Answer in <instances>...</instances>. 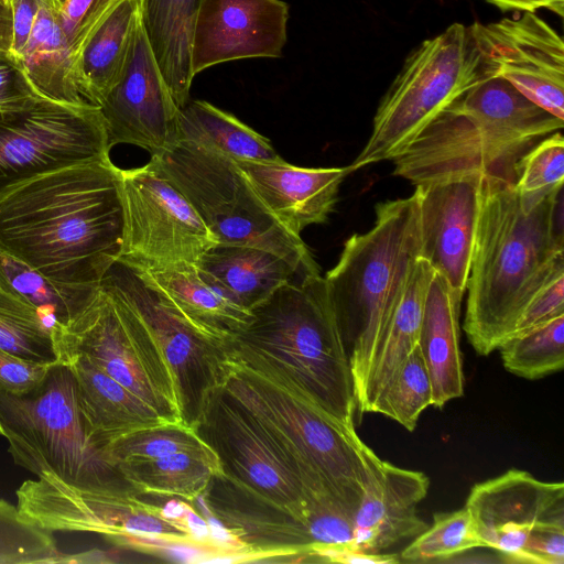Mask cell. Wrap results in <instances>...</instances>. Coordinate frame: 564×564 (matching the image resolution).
<instances>
[{
  "instance_id": "6da1fadb",
  "label": "cell",
  "mask_w": 564,
  "mask_h": 564,
  "mask_svg": "<svg viewBox=\"0 0 564 564\" xmlns=\"http://www.w3.org/2000/svg\"><path fill=\"white\" fill-rule=\"evenodd\" d=\"M121 169L110 159L56 169L0 195V250L45 279L99 286L120 258Z\"/></svg>"
},
{
  "instance_id": "7a4b0ae2",
  "label": "cell",
  "mask_w": 564,
  "mask_h": 564,
  "mask_svg": "<svg viewBox=\"0 0 564 564\" xmlns=\"http://www.w3.org/2000/svg\"><path fill=\"white\" fill-rule=\"evenodd\" d=\"M560 273L563 187L524 210L513 183L484 175L463 325L476 352L498 349L533 295Z\"/></svg>"
},
{
  "instance_id": "3957f363",
  "label": "cell",
  "mask_w": 564,
  "mask_h": 564,
  "mask_svg": "<svg viewBox=\"0 0 564 564\" xmlns=\"http://www.w3.org/2000/svg\"><path fill=\"white\" fill-rule=\"evenodd\" d=\"M250 312L248 324L228 341L231 362L272 379L356 430L349 354L324 278L297 276Z\"/></svg>"
},
{
  "instance_id": "277c9868",
  "label": "cell",
  "mask_w": 564,
  "mask_h": 564,
  "mask_svg": "<svg viewBox=\"0 0 564 564\" xmlns=\"http://www.w3.org/2000/svg\"><path fill=\"white\" fill-rule=\"evenodd\" d=\"M561 120L485 66L394 159L393 174L416 185L468 175L516 183L519 162Z\"/></svg>"
},
{
  "instance_id": "5b68a950",
  "label": "cell",
  "mask_w": 564,
  "mask_h": 564,
  "mask_svg": "<svg viewBox=\"0 0 564 564\" xmlns=\"http://www.w3.org/2000/svg\"><path fill=\"white\" fill-rule=\"evenodd\" d=\"M420 250L419 202L414 192L406 198L378 204L372 228L352 235L336 265L324 276L329 304L348 349L356 401Z\"/></svg>"
},
{
  "instance_id": "8992f818",
  "label": "cell",
  "mask_w": 564,
  "mask_h": 564,
  "mask_svg": "<svg viewBox=\"0 0 564 564\" xmlns=\"http://www.w3.org/2000/svg\"><path fill=\"white\" fill-rule=\"evenodd\" d=\"M134 492L91 491L55 479L25 480L17 490L22 516L48 531L89 532L109 542L147 552L198 551L206 562L229 553L213 527L191 506L178 511L148 503ZM219 558V560H220Z\"/></svg>"
},
{
  "instance_id": "52a82bcc",
  "label": "cell",
  "mask_w": 564,
  "mask_h": 564,
  "mask_svg": "<svg viewBox=\"0 0 564 564\" xmlns=\"http://www.w3.org/2000/svg\"><path fill=\"white\" fill-rule=\"evenodd\" d=\"M0 435L14 463L39 478L83 490L137 494L89 440L66 362L53 364L30 392L0 386Z\"/></svg>"
},
{
  "instance_id": "ba28073f",
  "label": "cell",
  "mask_w": 564,
  "mask_h": 564,
  "mask_svg": "<svg viewBox=\"0 0 564 564\" xmlns=\"http://www.w3.org/2000/svg\"><path fill=\"white\" fill-rule=\"evenodd\" d=\"M150 161L185 195L217 243L264 249L284 258L302 275L319 273L301 237L269 212L231 158L178 141Z\"/></svg>"
},
{
  "instance_id": "9c48e42d",
  "label": "cell",
  "mask_w": 564,
  "mask_h": 564,
  "mask_svg": "<svg viewBox=\"0 0 564 564\" xmlns=\"http://www.w3.org/2000/svg\"><path fill=\"white\" fill-rule=\"evenodd\" d=\"M485 73L470 25L453 23L419 44L376 111L371 134L350 172L394 159L448 105Z\"/></svg>"
},
{
  "instance_id": "30bf717a",
  "label": "cell",
  "mask_w": 564,
  "mask_h": 564,
  "mask_svg": "<svg viewBox=\"0 0 564 564\" xmlns=\"http://www.w3.org/2000/svg\"><path fill=\"white\" fill-rule=\"evenodd\" d=\"M224 387L285 442L306 489L327 485L356 511L366 476L365 443L296 392L260 373L230 365Z\"/></svg>"
},
{
  "instance_id": "8fae6325",
  "label": "cell",
  "mask_w": 564,
  "mask_h": 564,
  "mask_svg": "<svg viewBox=\"0 0 564 564\" xmlns=\"http://www.w3.org/2000/svg\"><path fill=\"white\" fill-rule=\"evenodd\" d=\"M58 356L78 352L148 403L166 423H182L175 383L153 335L118 294L99 285L87 308L54 328Z\"/></svg>"
},
{
  "instance_id": "7c38bea8",
  "label": "cell",
  "mask_w": 564,
  "mask_h": 564,
  "mask_svg": "<svg viewBox=\"0 0 564 564\" xmlns=\"http://www.w3.org/2000/svg\"><path fill=\"white\" fill-rule=\"evenodd\" d=\"M482 547L512 563H564V485L509 469L475 484L464 506Z\"/></svg>"
},
{
  "instance_id": "4fadbf2b",
  "label": "cell",
  "mask_w": 564,
  "mask_h": 564,
  "mask_svg": "<svg viewBox=\"0 0 564 564\" xmlns=\"http://www.w3.org/2000/svg\"><path fill=\"white\" fill-rule=\"evenodd\" d=\"M100 286L123 299L153 335L175 383L182 423L193 427L208 394L229 372L228 343L195 327L143 270L120 259Z\"/></svg>"
},
{
  "instance_id": "5bb4252c",
  "label": "cell",
  "mask_w": 564,
  "mask_h": 564,
  "mask_svg": "<svg viewBox=\"0 0 564 564\" xmlns=\"http://www.w3.org/2000/svg\"><path fill=\"white\" fill-rule=\"evenodd\" d=\"M193 429L216 455L221 473L306 523L300 463L280 435L224 384L210 391Z\"/></svg>"
},
{
  "instance_id": "9a60e30c",
  "label": "cell",
  "mask_w": 564,
  "mask_h": 564,
  "mask_svg": "<svg viewBox=\"0 0 564 564\" xmlns=\"http://www.w3.org/2000/svg\"><path fill=\"white\" fill-rule=\"evenodd\" d=\"M110 147L98 107L41 98L0 112V195L10 187L68 165L107 160Z\"/></svg>"
},
{
  "instance_id": "2e32d148",
  "label": "cell",
  "mask_w": 564,
  "mask_h": 564,
  "mask_svg": "<svg viewBox=\"0 0 564 564\" xmlns=\"http://www.w3.org/2000/svg\"><path fill=\"white\" fill-rule=\"evenodd\" d=\"M124 212L120 260L147 272L195 264L217 245L185 195L150 161L121 170Z\"/></svg>"
},
{
  "instance_id": "e0dca14e",
  "label": "cell",
  "mask_w": 564,
  "mask_h": 564,
  "mask_svg": "<svg viewBox=\"0 0 564 564\" xmlns=\"http://www.w3.org/2000/svg\"><path fill=\"white\" fill-rule=\"evenodd\" d=\"M488 67L564 120V43L535 12L470 24Z\"/></svg>"
},
{
  "instance_id": "ac0fdd59",
  "label": "cell",
  "mask_w": 564,
  "mask_h": 564,
  "mask_svg": "<svg viewBox=\"0 0 564 564\" xmlns=\"http://www.w3.org/2000/svg\"><path fill=\"white\" fill-rule=\"evenodd\" d=\"M99 109L110 149L128 143L155 156L180 141L181 109L152 55L140 19L120 78Z\"/></svg>"
},
{
  "instance_id": "d6986e66",
  "label": "cell",
  "mask_w": 564,
  "mask_h": 564,
  "mask_svg": "<svg viewBox=\"0 0 564 564\" xmlns=\"http://www.w3.org/2000/svg\"><path fill=\"white\" fill-rule=\"evenodd\" d=\"M484 175L416 185L420 257L463 296L471 265Z\"/></svg>"
},
{
  "instance_id": "ffe728a7",
  "label": "cell",
  "mask_w": 564,
  "mask_h": 564,
  "mask_svg": "<svg viewBox=\"0 0 564 564\" xmlns=\"http://www.w3.org/2000/svg\"><path fill=\"white\" fill-rule=\"evenodd\" d=\"M289 6L281 0H202L192 68L251 57H280L286 43Z\"/></svg>"
},
{
  "instance_id": "44dd1931",
  "label": "cell",
  "mask_w": 564,
  "mask_h": 564,
  "mask_svg": "<svg viewBox=\"0 0 564 564\" xmlns=\"http://www.w3.org/2000/svg\"><path fill=\"white\" fill-rule=\"evenodd\" d=\"M208 514L250 561L270 556L313 557L307 525L292 509L281 506L219 471L200 496Z\"/></svg>"
},
{
  "instance_id": "7402d4cb",
  "label": "cell",
  "mask_w": 564,
  "mask_h": 564,
  "mask_svg": "<svg viewBox=\"0 0 564 564\" xmlns=\"http://www.w3.org/2000/svg\"><path fill=\"white\" fill-rule=\"evenodd\" d=\"M364 457L366 476L354 514V550L383 553L429 527L417 506L429 492L430 479L422 471L379 458L367 445Z\"/></svg>"
},
{
  "instance_id": "603a6c76",
  "label": "cell",
  "mask_w": 564,
  "mask_h": 564,
  "mask_svg": "<svg viewBox=\"0 0 564 564\" xmlns=\"http://www.w3.org/2000/svg\"><path fill=\"white\" fill-rule=\"evenodd\" d=\"M254 192L295 236L314 224H323L334 209L339 186L349 167L306 169L285 161H236Z\"/></svg>"
},
{
  "instance_id": "cb8c5ba5",
  "label": "cell",
  "mask_w": 564,
  "mask_h": 564,
  "mask_svg": "<svg viewBox=\"0 0 564 564\" xmlns=\"http://www.w3.org/2000/svg\"><path fill=\"white\" fill-rule=\"evenodd\" d=\"M75 377L78 406L91 443L101 452L127 433L164 422L143 400L99 369L83 354H63Z\"/></svg>"
},
{
  "instance_id": "d4e9b609",
  "label": "cell",
  "mask_w": 564,
  "mask_h": 564,
  "mask_svg": "<svg viewBox=\"0 0 564 564\" xmlns=\"http://www.w3.org/2000/svg\"><path fill=\"white\" fill-rule=\"evenodd\" d=\"M462 299L443 275L434 273L425 296L419 348L431 381L432 405L438 409L464 394L459 345Z\"/></svg>"
},
{
  "instance_id": "484cf974",
  "label": "cell",
  "mask_w": 564,
  "mask_h": 564,
  "mask_svg": "<svg viewBox=\"0 0 564 564\" xmlns=\"http://www.w3.org/2000/svg\"><path fill=\"white\" fill-rule=\"evenodd\" d=\"M195 265L208 284L249 312L280 286L302 275L276 253L241 245L217 243Z\"/></svg>"
},
{
  "instance_id": "4316f807",
  "label": "cell",
  "mask_w": 564,
  "mask_h": 564,
  "mask_svg": "<svg viewBox=\"0 0 564 564\" xmlns=\"http://www.w3.org/2000/svg\"><path fill=\"white\" fill-rule=\"evenodd\" d=\"M202 0H139V19L159 69L181 109L194 78L193 42Z\"/></svg>"
},
{
  "instance_id": "83f0119b",
  "label": "cell",
  "mask_w": 564,
  "mask_h": 564,
  "mask_svg": "<svg viewBox=\"0 0 564 564\" xmlns=\"http://www.w3.org/2000/svg\"><path fill=\"white\" fill-rule=\"evenodd\" d=\"M435 270L419 257L401 300L372 359L365 387L357 399L360 413L371 412L377 399L397 376L409 355L419 345L426 292Z\"/></svg>"
},
{
  "instance_id": "f1b7e54d",
  "label": "cell",
  "mask_w": 564,
  "mask_h": 564,
  "mask_svg": "<svg viewBox=\"0 0 564 564\" xmlns=\"http://www.w3.org/2000/svg\"><path fill=\"white\" fill-rule=\"evenodd\" d=\"M17 58L41 97L66 105H89L78 90L75 59L58 21V8L51 0H40L33 29Z\"/></svg>"
},
{
  "instance_id": "f546056e",
  "label": "cell",
  "mask_w": 564,
  "mask_h": 564,
  "mask_svg": "<svg viewBox=\"0 0 564 564\" xmlns=\"http://www.w3.org/2000/svg\"><path fill=\"white\" fill-rule=\"evenodd\" d=\"M138 21L139 0H119L76 57V84L87 104L99 108L119 80Z\"/></svg>"
},
{
  "instance_id": "4dcf8cb0",
  "label": "cell",
  "mask_w": 564,
  "mask_h": 564,
  "mask_svg": "<svg viewBox=\"0 0 564 564\" xmlns=\"http://www.w3.org/2000/svg\"><path fill=\"white\" fill-rule=\"evenodd\" d=\"M144 272L195 327L210 337L228 343L250 321L251 312L208 284L195 264Z\"/></svg>"
},
{
  "instance_id": "1f68e13d",
  "label": "cell",
  "mask_w": 564,
  "mask_h": 564,
  "mask_svg": "<svg viewBox=\"0 0 564 564\" xmlns=\"http://www.w3.org/2000/svg\"><path fill=\"white\" fill-rule=\"evenodd\" d=\"M117 470L138 494L197 500L213 475L221 471L214 452H180L167 456L119 463Z\"/></svg>"
},
{
  "instance_id": "d6a6232c",
  "label": "cell",
  "mask_w": 564,
  "mask_h": 564,
  "mask_svg": "<svg viewBox=\"0 0 564 564\" xmlns=\"http://www.w3.org/2000/svg\"><path fill=\"white\" fill-rule=\"evenodd\" d=\"M180 141L218 151L235 161H278L270 140L234 115L204 100L188 101L180 110Z\"/></svg>"
},
{
  "instance_id": "836d02e7",
  "label": "cell",
  "mask_w": 564,
  "mask_h": 564,
  "mask_svg": "<svg viewBox=\"0 0 564 564\" xmlns=\"http://www.w3.org/2000/svg\"><path fill=\"white\" fill-rule=\"evenodd\" d=\"M0 290L32 303L56 327L66 326L79 316L95 300L99 286L54 283L0 250Z\"/></svg>"
},
{
  "instance_id": "e575fe53",
  "label": "cell",
  "mask_w": 564,
  "mask_h": 564,
  "mask_svg": "<svg viewBox=\"0 0 564 564\" xmlns=\"http://www.w3.org/2000/svg\"><path fill=\"white\" fill-rule=\"evenodd\" d=\"M54 325L26 300L0 290V349L39 364L59 361Z\"/></svg>"
},
{
  "instance_id": "d590c367",
  "label": "cell",
  "mask_w": 564,
  "mask_h": 564,
  "mask_svg": "<svg viewBox=\"0 0 564 564\" xmlns=\"http://www.w3.org/2000/svg\"><path fill=\"white\" fill-rule=\"evenodd\" d=\"M505 368L534 380L564 366V315L525 332L511 335L499 347Z\"/></svg>"
},
{
  "instance_id": "8d00e7d4",
  "label": "cell",
  "mask_w": 564,
  "mask_h": 564,
  "mask_svg": "<svg viewBox=\"0 0 564 564\" xmlns=\"http://www.w3.org/2000/svg\"><path fill=\"white\" fill-rule=\"evenodd\" d=\"M208 448L192 426L180 422L161 423L121 435L106 444L102 454L116 467L119 463Z\"/></svg>"
},
{
  "instance_id": "74e56055",
  "label": "cell",
  "mask_w": 564,
  "mask_h": 564,
  "mask_svg": "<svg viewBox=\"0 0 564 564\" xmlns=\"http://www.w3.org/2000/svg\"><path fill=\"white\" fill-rule=\"evenodd\" d=\"M432 387L419 345L394 379L377 399L372 413H380L412 432L421 413L432 405Z\"/></svg>"
},
{
  "instance_id": "f35d334b",
  "label": "cell",
  "mask_w": 564,
  "mask_h": 564,
  "mask_svg": "<svg viewBox=\"0 0 564 564\" xmlns=\"http://www.w3.org/2000/svg\"><path fill=\"white\" fill-rule=\"evenodd\" d=\"M482 547L465 507L433 514V523L400 553V561H447L469 550Z\"/></svg>"
},
{
  "instance_id": "ab89813d",
  "label": "cell",
  "mask_w": 564,
  "mask_h": 564,
  "mask_svg": "<svg viewBox=\"0 0 564 564\" xmlns=\"http://www.w3.org/2000/svg\"><path fill=\"white\" fill-rule=\"evenodd\" d=\"M564 182V139L560 131L541 139L520 160L514 188L524 210L543 202Z\"/></svg>"
},
{
  "instance_id": "60d3db41",
  "label": "cell",
  "mask_w": 564,
  "mask_h": 564,
  "mask_svg": "<svg viewBox=\"0 0 564 564\" xmlns=\"http://www.w3.org/2000/svg\"><path fill=\"white\" fill-rule=\"evenodd\" d=\"M59 554L52 531L0 498V564H53Z\"/></svg>"
},
{
  "instance_id": "b9f144b4",
  "label": "cell",
  "mask_w": 564,
  "mask_h": 564,
  "mask_svg": "<svg viewBox=\"0 0 564 564\" xmlns=\"http://www.w3.org/2000/svg\"><path fill=\"white\" fill-rule=\"evenodd\" d=\"M118 1L66 0L62 4L58 21L74 59Z\"/></svg>"
},
{
  "instance_id": "7bdbcfd3",
  "label": "cell",
  "mask_w": 564,
  "mask_h": 564,
  "mask_svg": "<svg viewBox=\"0 0 564 564\" xmlns=\"http://www.w3.org/2000/svg\"><path fill=\"white\" fill-rule=\"evenodd\" d=\"M41 98L18 58L0 50V112L28 107Z\"/></svg>"
},
{
  "instance_id": "ee69618b",
  "label": "cell",
  "mask_w": 564,
  "mask_h": 564,
  "mask_svg": "<svg viewBox=\"0 0 564 564\" xmlns=\"http://www.w3.org/2000/svg\"><path fill=\"white\" fill-rule=\"evenodd\" d=\"M561 315H564V273L552 278L533 295L511 335L525 332Z\"/></svg>"
},
{
  "instance_id": "f6af8a7d",
  "label": "cell",
  "mask_w": 564,
  "mask_h": 564,
  "mask_svg": "<svg viewBox=\"0 0 564 564\" xmlns=\"http://www.w3.org/2000/svg\"><path fill=\"white\" fill-rule=\"evenodd\" d=\"M52 365L25 360L0 349V386L14 393L30 392L44 380Z\"/></svg>"
},
{
  "instance_id": "bcb514c9",
  "label": "cell",
  "mask_w": 564,
  "mask_h": 564,
  "mask_svg": "<svg viewBox=\"0 0 564 564\" xmlns=\"http://www.w3.org/2000/svg\"><path fill=\"white\" fill-rule=\"evenodd\" d=\"M12 11V43L15 57L26 43L40 9V0H9Z\"/></svg>"
},
{
  "instance_id": "7dc6e473",
  "label": "cell",
  "mask_w": 564,
  "mask_h": 564,
  "mask_svg": "<svg viewBox=\"0 0 564 564\" xmlns=\"http://www.w3.org/2000/svg\"><path fill=\"white\" fill-rule=\"evenodd\" d=\"M316 561L348 564H392L399 563L395 554L368 553L354 549L323 550L315 554Z\"/></svg>"
},
{
  "instance_id": "c3c4849f",
  "label": "cell",
  "mask_w": 564,
  "mask_h": 564,
  "mask_svg": "<svg viewBox=\"0 0 564 564\" xmlns=\"http://www.w3.org/2000/svg\"><path fill=\"white\" fill-rule=\"evenodd\" d=\"M12 43V11L10 1L0 0V50L10 52Z\"/></svg>"
},
{
  "instance_id": "681fc988",
  "label": "cell",
  "mask_w": 564,
  "mask_h": 564,
  "mask_svg": "<svg viewBox=\"0 0 564 564\" xmlns=\"http://www.w3.org/2000/svg\"><path fill=\"white\" fill-rule=\"evenodd\" d=\"M490 4L497 7L503 12H535L540 8H544V0H485Z\"/></svg>"
},
{
  "instance_id": "f907efd6",
  "label": "cell",
  "mask_w": 564,
  "mask_h": 564,
  "mask_svg": "<svg viewBox=\"0 0 564 564\" xmlns=\"http://www.w3.org/2000/svg\"><path fill=\"white\" fill-rule=\"evenodd\" d=\"M544 8L557 14L560 18L563 17L564 13V0H544Z\"/></svg>"
},
{
  "instance_id": "816d5d0a",
  "label": "cell",
  "mask_w": 564,
  "mask_h": 564,
  "mask_svg": "<svg viewBox=\"0 0 564 564\" xmlns=\"http://www.w3.org/2000/svg\"><path fill=\"white\" fill-rule=\"evenodd\" d=\"M56 8H61L66 0H51Z\"/></svg>"
},
{
  "instance_id": "f5cc1de1",
  "label": "cell",
  "mask_w": 564,
  "mask_h": 564,
  "mask_svg": "<svg viewBox=\"0 0 564 564\" xmlns=\"http://www.w3.org/2000/svg\"><path fill=\"white\" fill-rule=\"evenodd\" d=\"M9 1V0H8Z\"/></svg>"
}]
</instances>
